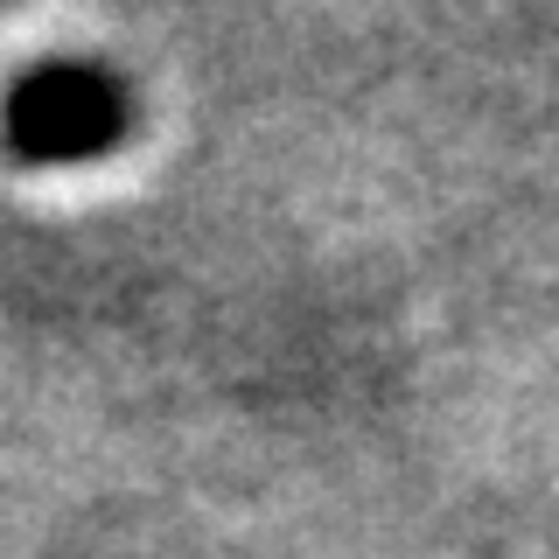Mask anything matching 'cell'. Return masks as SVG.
<instances>
[{
    "instance_id": "1",
    "label": "cell",
    "mask_w": 559,
    "mask_h": 559,
    "mask_svg": "<svg viewBox=\"0 0 559 559\" xmlns=\"http://www.w3.org/2000/svg\"><path fill=\"white\" fill-rule=\"evenodd\" d=\"M127 133V84L98 63H49L22 78L8 105V140L28 162H92Z\"/></svg>"
}]
</instances>
